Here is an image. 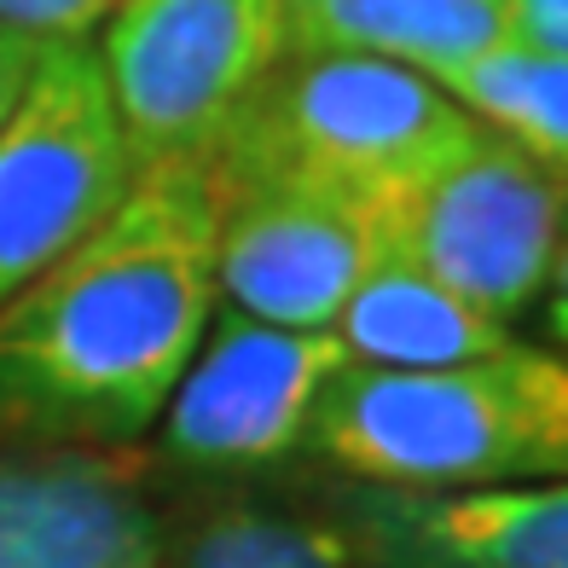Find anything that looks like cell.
<instances>
[{"label": "cell", "instance_id": "6da1fadb", "mask_svg": "<svg viewBox=\"0 0 568 568\" xmlns=\"http://www.w3.org/2000/svg\"><path fill=\"white\" fill-rule=\"evenodd\" d=\"M203 169L134 174L105 215L0 302V442L134 447L215 320Z\"/></svg>", "mask_w": 568, "mask_h": 568}, {"label": "cell", "instance_id": "7a4b0ae2", "mask_svg": "<svg viewBox=\"0 0 568 568\" xmlns=\"http://www.w3.org/2000/svg\"><path fill=\"white\" fill-rule=\"evenodd\" d=\"M302 453L377 487L562 481L568 366L528 343L429 372L348 359L320 395Z\"/></svg>", "mask_w": 568, "mask_h": 568}, {"label": "cell", "instance_id": "3957f363", "mask_svg": "<svg viewBox=\"0 0 568 568\" xmlns=\"http://www.w3.org/2000/svg\"><path fill=\"white\" fill-rule=\"evenodd\" d=\"M476 134V116L412 64L359 53H284L221 134L210 180L296 174L366 197L412 186Z\"/></svg>", "mask_w": 568, "mask_h": 568}, {"label": "cell", "instance_id": "277c9868", "mask_svg": "<svg viewBox=\"0 0 568 568\" xmlns=\"http://www.w3.org/2000/svg\"><path fill=\"white\" fill-rule=\"evenodd\" d=\"M105 93L134 174L210 169L244 99L284 47V0H116L105 12Z\"/></svg>", "mask_w": 568, "mask_h": 568}, {"label": "cell", "instance_id": "5b68a950", "mask_svg": "<svg viewBox=\"0 0 568 568\" xmlns=\"http://www.w3.org/2000/svg\"><path fill=\"white\" fill-rule=\"evenodd\" d=\"M389 255L516 325L562 262V174L476 122L447 163L383 197Z\"/></svg>", "mask_w": 568, "mask_h": 568}, {"label": "cell", "instance_id": "8992f818", "mask_svg": "<svg viewBox=\"0 0 568 568\" xmlns=\"http://www.w3.org/2000/svg\"><path fill=\"white\" fill-rule=\"evenodd\" d=\"M134 186V158L88 36H59L0 128V302Z\"/></svg>", "mask_w": 568, "mask_h": 568}, {"label": "cell", "instance_id": "52a82bcc", "mask_svg": "<svg viewBox=\"0 0 568 568\" xmlns=\"http://www.w3.org/2000/svg\"><path fill=\"white\" fill-rule=\"evenodd\" d=\"M215 284L250 320L325 331L377 262H389L383 197L296 174L210 180Z\"/></svg>", "mask_w": 568, "mask_h": 568}, {"label": "cell", "instance_id": "ba28073f", "mask_svg": "<svg viewBox=\"0 0 568 568\" xmlns=\"http://www.w3.org/2000/svg\"><path fill=\"white\" fill-rule=\"evenodd\" d=\"M348 348L331 331H291L226 307L210 320L163 406V458L186 476H250L296 458Z\"/></svg>", "mask_w": 568, "mask_h": 568}, {"label": "cell", "instance_id": "9c48e42d", "mask_svg": "<svg viewBox=\"0 0 568 568\" xmlns=\"http://www.w3.org/2000/svg\"><path fill=\"white\" fill-rule=\"evenodd\" d=\"M354 568H568V487L348 481L325 516Z\"/></svg>", "mask_w": 568, "mask_h": 568}, {"label": "cell", "instance_id": "30bf717a", "mask_svg": "<svg viewBox=\"0 0 568 568\" xmlns=\"http://www.w3.org/2000/svg\"><path fill=\"white\" fill-rule=\"evenodd\" d=\"M0 568H169L122 447H0Z\"/></svg>", "mask_w": 568, "mask_h": 568}, {"label": "cell", "instance_id": "8fae6325", "mask_svg": "<svg viewBox=\"0 0 568 568\" xmlns=\"http://www.w3.org/2000/svg\"><path fill=\"white\" fill-rule=\"evenodd\" d=\"M325 331L348 348L354 366H383V372L458 366V359H481L516 343L510 325L487 320L481 307H470L447 284L424 278L395 255L354 284Z\"/></svg>", "mask_w": 568, "mask_h": 568}, {"label": "cell", "instance_id": "7c38bea8", "mask_svg": "<svg viewBox=\"0 0 568 568\" xmlns=\"http://www.w3.org/2000/svg\"><path fill=\"white\" fill-rule=\"evenodd\" d=\"M505 41V0H284L291 53H359L442 70Z\"/></svg>", "mask_w": 568, "mask_h": 568}, {"label": "cell", "instance_id": "4fadbf2b", "mask_svg": "<svg viewBox=\"0 0 568 568\" xmlns=\"http://www.w3.org/2000/svg\"><path fill=\"white\" fill-rule=\"evenodd\" d=\"M429 82L551 174L568 169V53H539L505 36L470 59L429 70Z\"/></svg>", "mask_w": 568, "mask_h": 568}, {"label": "cell", "instance_id": "5bb4252c", "mask_svg": "<svg viewBox=\"0 0 568 568\" xmlns=\"http://www.w3.org/2000/svg\"><path fill=\"white\" fill-rule=\"evenodd\" d=\"M174 568H354L343 534L325 516L232 499L180 539Z\"/></svg>", "mask_w": 568, "mask_h": 568}, {"label": "cell", "instance_id": "9a60e30c", "mask_svg": "<svg viewBox=\"0 0 568 568\" xmlns=\"http://www.w3.org/2000/svg\"><path fill=\"white\" fill-rule=\"evenodd\" d=\"M105 18L93 7V0H0V23H12V30H30V36H88L93 23Z\"/></svg>", "mask_w": 568, "mask_h": 568}, {"label": "cell", "instance_id": "2e32d148", "mask_svg": "<svg viewBox=\"0 0 568 568\" xmlns=\"http://www.w3.org/2000/svg\"><path fill=\"white\" fill-rule=\"evenodd\" d=\"M505 36L539 53H568V0H505Z\"/></svg>", "mask_w": 568, "mask_h": 568}, {"label": "cell", "instance_id": "e0dca14e", "mask_svg": "<svg viewBox=\"0 0 568 568\" xmlns=\"http://www.w3.org/2000/svg\"><path fill=\"white\" fill-rule=\"evenodd\" d=\"M47 53V36H30V30H12V23H0V128H7L12 105L23 99L30 88V75Z\"/></svg>", "mask_w": 568, "mask_h": 568}, {"label": "cell", "instance_id": "ac0fdd59", "mask_svg": "<svg viewBox=\"0 0 568 568\" xmlns=\"http://www.w3.org/2000/svg\"><path fill=\"white\" fill-rule=\"evenodd\" d=\"M93 7H99V12H111V7H116V0H93Z\"/></svg>", "mask_w": 568, "mask_h": 568}]
</instances>
